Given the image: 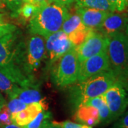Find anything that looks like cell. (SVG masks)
I'll use <instances>...</instances> for the list:
<instances>
[{
  "label": "cell",
  "mask_w": 128,
  "mask_h": 128,
  "mask_svg": "<svg viewBox=\"0 0 128 128\" xmlns=\"http://www.w3.org/2000/svg\"><path fill=\"white\" fill-rule=\"evenodd\" d=\"M26 41L20 30L0 38V70L13 82L22 88L38 87L34 78L24 70Z\"/></svg>",
  "instance_id": "6da1fadb"
},
{
  "label": "cell",
  "mask_w": 128,
  "mask_h": 128,
  "mask_svg": "<svg viewBox=\"0 0 128 128\" xmlns=\"http://www.w3.org/2000/svg\"><path fill=\"white\" fill-rule=\"evenodd\" d=\"M117 80L115 73L110 68L83 81L74 83L69 86V103L76 110L90 99L103 95Z\"/></svg>",
  "instance_id": "7a4b0ae2"
},
{
  "label": "cell",
  "mask_w": 128,
  "mask_h": 128,
  "mask_svg": "<svg viewBox=\"0 0 128 128\" xmlns=\"http://www.w3.org/2000/svg\"><path fill=\"white\" fill-rule=\"evenodd\" d=\"M70 14L68 7L56 2L43 6L38 9L28 21V31L33 35L46 38L61 29Z\"/></svg>",
  "instance_id": "3957f363"
},
{
  "label": "cell",
  "mask_w": 128,
  "mask_h": 128,
  "mask_svg": "<svg viewBox=\"0 0 128 128\" xmlns=\"http://www.w3.org/2000/svg\"><path fill=\"white\" fill-rule=\"evenodd\" d=\"M107 53L110 68L118 80H121L128 73V37L124 32H120L108 37Z\"/></svg>",
  "instance_id": "277c9868"
},
{
  "label": "cell",
  "mask_w": 128,
  "mask_h": 128,
  "mask_svg": "<svg viewBox=\"0 0 128 128\" xmlns=\"http://www.w3.org/2000/svg\"><path fill=\"white\" fill-rule=\"evenodd\" d=\"M53 65L52 80L57 87L62 88L69 87L78 81L80 63L75 47Z\"/></svg>",
  "instance_id": "5b68a950"
},
{
  "label": "cell",
  "mask_w": 128,
  "mask_h": 128,
  "mask_svg": "<svg viewBox=\"0 0 128 128\" xmlns=\"http://www.w3.org/2000/svg\"><path fill=\"white\" fill-rule=\"evenodd\" d=\"M44 58H46L44 38L41 36L34 35L26 41L24 70L27 76L34 78V73L41 66Z\"/></svg>",
  "instance_id": "8992f818"
},
{
  "label": "cell",
  "mask_w": 128,
  "mask_h": 128,
  "mask_svg": "<svg viewBox=\"0 0 128 128\" xmlns=\"http://www.w3.org/2000/svg\"><path fill=\"white\" fill-rule=\"evenodd\" d=\"M106 103L114 121L119 119L128 108V91L122 83L117 80L104 93Z\"/></svg>",
  "instance_id": "52a82bcc"
},
{
  "label": "cell",
  "mask_w": 128,
  "mask_h": 128,
  "mask_svg": "<svg viewBox=\"0 0 128 128\" xmlns=\"http://www.w3.org/2000/svg\"><path fill=\"white\" fill-rule=\"evenodd\" d=\"M108 38L103 36L100 32L92 29L89 33L86 40L76 48L79 63L90 58L93 56L107 50Z\"/></svg>",
  "instance_id": "ba28073f"
},
{
  "label": "cell",
  "mask_w": 128,
  "mask_h": 128,
  "mask_svg": "<svg viewBox=\"0 0 128 128\" xmlns=\"http://www.w3.org/2000/svg\"><path fill=\"white\" fill-rule=\"evenodd\" d=\"M45 39L46 58H48L50 65L75 47L62 30L52 34Z\"/></svg>",
  "instance_id": "9c48e42d"
},
{
  "label": "cell",
  "mask_w": 128,
  "mask_h": 128,
  "mask_svg": "<svg viewBox=\"0 0 128 128\" xmlns=\"http://www.w3.org/2000/svg\"><path fill=\"white\" fill-rule=\"evenodd\" d=\"M110 68V60L107 50L102 51L80 64L78 81H83Z\"/></svg>",
  "instance_id": "30bf717a"
},
{
  "label": "cell",
  "mask_w": 128,
  "mask_h": 128,
  "mask_svg": "<svg viewBox=\"0 0 128 128\" xmlns=\"http://www.w3.org/2000/svg\"><path fill=\"white\" fill-rule=\"evenodd\" d=\"M127 18L128 14L123 12H110L96 31L108 38L120 32H124Z\"/></svg>",
  "instance_id": "8fae6325"
},
{
  "label": "cell",
  "mask_w": 128,
  "mask_h": 128,
  "mask_svg": "<svg viewBox=\"0 0 128 128\" xmlns=\"http://www.w3.org/2000/svg\"><path fill=\"white\" fill-rule=\"evenodd\" d=\"M44 110H47L46 105L44 103V100L41 102L28 104L23 110L12 114L11 118L12 123L16 124L21 127L26 125Z\"/></svg>",
  "instance_id": "7c38bea8"
},
{
  "label": "cell",
  "mask_w": 128,
  "mask_h": 128,
  "mask_svg": "<svg viewBox=\"0 0 128 128\" xmlns=\"http://www.w3.org/2000/svg\"><path fill=\"white\" fill-rule=\"evenodd\" d=\"M110 12L89 8H78L76 14L81 18L82 24L86 27L97 30Z\"/></svg>",
  "instance_id": "4fadbf2b"
},
{
  "label": "cell",
  "mask_w": 128,
  "mask_h": 128,
  "mask_svg": "<svg viewBox=\"0 0 128 128\" xmlns=\"http://www.w3.org/2000/svg\"><path fill=\"white\" fill-rule=\"evenodd\" d=\"M74 120L78 122L94 127L100 124V116L97 108L90 105L79 107L74 114Z\"/></svg>",
  "instance_id": "5bb4252c"
},
{
  "label": "cell",
  "mask_w": 128,
  "mask_h": 128,
  "mask_svg": "<svg viewBox=\"0 0 128 128\" xmlns=\"http://www.w3.org/2000/svg\"><path fill=\"white\" fill-rule=\"evenodd\" d=\"M8 98H18L22 101H23L26 105L43 100L41 92L39 90L38 87L22 88L19 86Z\"/></svg>",
  "instance_id": "9a60e30c"
},
{
  "label": "cell",
  "mask_w": 128,
  "mask_h": 128,
  "mask_svg": "<svg viewBox=\"0 0 128 128\" xmlns=\"http://www.w3.org/2000/svg\"><path fill=\"white\" fill-rule=\"evenodd\" d=\"M84 105H90L98 109L100 116V124L102 125L108 124L114 121L110 109L106 103L104 94L90 99Z\"/></svg>",
  "instance_id": "2e32d148"
},
{
  "label": "cell",
  "mask_w": 128,
  "mask_h": 128,
  "mask_svg": "<svg viewBox=\"0 0 128 128\" xmlns=\"http://www.w3.org/2000/svg\"><path fill=\"white\" fill-rule=\"evenodd\" d=\"M76 9L89 8L105 11L107 12H116L108 0H74Z\"/></svg>",
  "instance_id": "e0dca14e"
},
{
  "label": "cell",
  "mask_w": 128,
  "mask_h": 128,
  "mask_svg": "<svg viewBox=\"0 0 128 128\" xmlns=\"http://www.w3.org/2000/svg\"><path fill=\"white\" fill-rule=\"evenodd\" d=\"M92 30V28L86 27V26L82 24L76 30L70 33L67 36L68 37L69 40L73 44V46L77 47L86 40L88 35Z\"/></svg>",
  "instance_id": "ac0fdd59"
},
{
  "label": "cell",
  "mask_w": 128,
  "mask_h": 128,
  "mask_svg": "<svg viewBox=\"0 0 128 128\" xmlns=\"http://www.w3.org/2000/svg\"><path fill=\"white\" fill-rule=\"evenodd\" d=\"M38 9L36 6L30 3H24L16 12L12 14L14 18H21L24 22L29 21Z\"/></svg>",
  "instance_id": "d6986e66"
},
{
  "label": "cell",
  "mask_w": 128,
  "mask_h": 128,
  "mask_svg": "<svg viewBox=\"0 0 128 128\" xmlns=\"http://www.w3.org/2000/svg\"><path fill=\"white\" fill-rule=\"evenodd\" d=\"M52 118L51 112L47 110H44L39 112L36 117L32 120L31 122L24 125L23 128H42L44 125L50 121Z\"/></svg>",
  "instance_id": "ffe728a7"
},
{
  "label": "cell",
  "mask_w": 128,
  "mask_h": 128,
  "mask_svg": "<svg viewBox=\"0 0 128 128\" xmlns=\"http://www.w3.org/2000/svg\"><path fill=\"white\" fill-rule=\"evenodd\" d=\"M82 24L81 18L78 14L71 15L70 14L68 18L65 21L62 25L61 29L66 34L74 32Z\"/></svg>",
  "instance_id": "44dd1931"
},
{
  "label": "cell",
  "mask_w": 128,
  "mask_h": 128,
  "mask_svg": "<svg viewBox=\"0 0 128 128\" xmlns=\"http://www.w3.org/2000/svg\"><path fill=\"white\" fill-rule=\"evenodd\" d=\"M18 87V85L13 82L7 76L0 70V92H4L9 97Z\"/></svg>",
  "instance_id": "7402d4cb"
},
{
  "label": "cell",
  "mask_w": 128,
  "mask_h": 128,
  "mask_svg": "<svg viewBox=\"0 0 128 128\" xmlns=\"http://www.w3.org/2000/svg\"><path fill=\"white\" fill-rule=\"evenodd\" d=\"M6 106L9 108L11 114H14L25 109L27 105L24 103L23 101L14 98H9V102H6Z\"/></svg>",
  "instance_id": "603a6c76"
},
{
  "label": "cell",
  "mask_w": 128,
  "mask_h": 128,
  "mask_svg": "<svg viewBox=\"0 0 128 128\" xmlns=\"http://www.w3.org/2000/svg\"><path fill=\"white\" fill-rule=\"evenodd\" d=\"M17 29L18 28L14 24L5 22L3 19H0V38L8 34L16 31Z\"/></svg>",
  "instance_id": "cb8c5ba5"
},
{
  "label": "cell",
  "mask_w": 128,
  "mask_h": 128,
  "mask_svg": "<svg viewBox=\"0 0 128 128\" xmlns=\"http://www.w3.org/2000/svg\"><path fill=\"white\" fill-rule=\"evenodd\" d=\"M11 116H12V114L6 104L0 110V122L2 124L6 125V124H10L12 123Z\"/></svg>",
  "instance_id": "d4e9b609"
},
{
  "label": "cell",
  "mask_w": 128,
  "mask_h": 128,
  "mask_svg": "<svg viewBox=\"0 0 128 128\" xmlns=\"http://www.w3.org/2000/svg\"><path fill=\"white\" fill-rule=\"evenodd\" d=\"M4 2L6 7L14 14L23 5L24 0H4Z\"/></svg>",
  "instance_id": "484cf974"
},
{
  "label": "cell",
  "mask_w": 128,
  "mask_h": 128,
  "mask_svg": "<svg viewBox=\"0 0 128 128\" xmlns=\"http://www.w3.org/2000/svg\"><path fill=\"white\" fill-rule=\"evenodd\" d=\"M53 122L58 125L61 128H92V127L88 126L87 124L76 123L68 120L60 122Z\"/></svg>",
  "instance_id": "4316f807"
},
{
  "label": "cell",
  "mask_w": 128,
  "mask_h": 128,
  "mask_svg": "<svg viewBox=\"0 0 128 128\" xmlns=\"http://www.w3.org/2000/svg\"><path fill=\"white\" fill-rule=\"evenodd\" d=\"M116 12H124L128 7L126 0H108Z\"/></svg>",
  "instance_id": "83f0119b"
},
{
  "label": "cell",
  "mask_w": 128,
  "mask_h": 128,
  "mask_svg": "<svg viewBox=\"0 0 128 128\" xmlns=\"http://www.w3.org/2000/svg\"><path fill=\"white\" fill-rule=\"evenodd\" d=\"M112 128H128V111L121 116Z\"/></svg>",
  "instance_id": "f1b7e54d"
},
{
  "label": "cell",
  "mask_w": 128,
  "mask_h": 128,
  "mask_svg": "<svg viewBox=\"0 0 128 128\" xmlns=\"http://www.w3.org/2000/svg\"><path fill=\"white\" fill-rule=\"evenodd\" d=\"M53 2H54V0H24V3H30L38 8Z\"/></svg>",
  "instance_id": "f546056e"
},
{
  "label": "cell",
  "mask_w": 128,
  "mask_h": 128,
  "mask_svg": "<svg viewBox=\"0 0 128 128\" xmlns=\"http://www.w3.org/2000/svg\"><path fill=\"white\" fill-rule=\"evenodd\" d=\"M54 2L65 6L66 7H68L73 3H74V0H54Z\"/></svg>",
  "instance_id": "4dcf8cb0"
},
{
  "label": "cell",
  "mask_w": 128,
  "mask_h": 128,
  "mask_svg": "<svg viewBox=\"0 0 128 128\" xmlns=\"http://www.w3.org/2000/svg\"><path fill=\"white\" fill-rule=\"evenodd\" d=\"M42 128H61L60 127H59L58 125H57V124H54L52 121H49V122H46L44 125V127Z\"/></svg>",
  "instance_id": "1f68e13d"
},
{
  "label": "cell",
  "mask_w": 128,
  "mask_h": 128,
  "mask_svg": "<svg viewBox=\"0 0 128 128\" xmlns=\"http://www.w3.org/2000/svg\"><path fill=\"white\" fill-rule=\"evenodd\" d=\"M6 102H6V99L4 98V97L3 95L0 92V110H1V109L6 104Z\"/></svg>",
  "instance_id": "d6a6232c"
},
{
  "label": "cell",
  "mask_w": 128,
  "mask_h": 128,
  "mask_svg": "<svg viewBox=\"0 0 128 128\" xmlns=\"http://www.w3.org/2000/svg\"><path fill=\"white\" fill-rule=\"evenodd\" d=\"M2 128H23L21 126H18L17 124L14 123H12L10 124H6V125H2Z\"/></svg>",
  "instance_id": "836d02e7"
},
{
  "label": "cell",
  "mask_w": 128,
  "mask_h": 128,
  "mask_svg": "<svg viewBox=\"0 0 128 128\" xmlns=\"http://www.w3.org/2000/svg\"><path fill=\"white\" fill-rule=\"evenodd\" d=\"M4 8H6L4 0H0V11L3 10Z\"/></svg>",
  "instance_id": "e575fe53"
},
{
  "label": "cell",
  "mask_w": 128,
  "mask_h": 128,
  "mask_svg": "<svg viewBox=\"0 0 128 128\" xmlns=\"http://www.w3.org/2000/svg\"><path fill=\"white\" fill-rule=\"evenodd\" d=\"M118 81H120V82H128V73L124 76V78H123V79H122L121 80H118Z\"/></svg>",
  "instance_id": "d590c367"
},
{
  "label": "cell",
  "mask_w": 128,
  "mask_h": 128,
  "mask_svg": "<svg viewBox=\"0 0 128 128\" xmlns=\"http://www.w3.org/2000/svg\"><path fill=\"white\" fill-rule=\"evenodd\" d=\"M125 34L128 37V18H127V24H126V28H125V31H124Z\"/></svg>",
  "instance_id": "8d00e7d4"
},
{
  "label": "cell",
  "mask_w": 128,
  "mask_h": 128,
  "mask_svg": "<svg viewBox=\"0 0 128 128\" xmlns=\"http://www.w3.org/2000/svg\"><path fill=\"white\" fill-rule=\"evenodd\" d=\"M121 82L122 83V85L124 86V87L125 88H126V90L128 91V82Z\"/></svg>",
  "instance_id": "74e56055"
},
{
  "label": "cell",
  "mask_w": 128,
  "mask_h": 128,
  "mask_svg": "<svg viewBox=\"0 0 128 128\" xmlns=\"http://www.w3.org/2000/svg\"><path fill=\"white\" fill-rule=\"evenodd\" d=\"M0 19H3V15L2 14H0Z\"/></svg>",
  "instance_id": "f35d334b"
},
{
  "label": "cell",
  "mask_w": 128,
  "mask_h": 128,
  "mask_svg": "<svg viewBox=\"0 0 128 128\" xmlns=\"http://www.w3.org/2000/svg\"><path fill=\"white\" fill-rule=\"evenodd\" d=\"M2 124L1 122H0V128H2Z\"/></svg>",
  "instance_id": "ab89813d"
},
{
  "label": "cell",
  "mask_w": 128,
  "mask_h": 128,
  "mask_svg": "<svg viewBox=\"0 0 128 128\" xmlns=\"http://www.w3.org/2000/svg\"><path fill=\"white\" fill-rule=\"evenodd\" d=\"M127 1V4H128V0H126Z\"/></svg>",
  "instance_id": "60d3db41"
}]
</instances>
